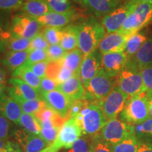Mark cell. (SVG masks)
Here are the masks:
<instances>
[{"mask_svg": "<svg viewBox=\"0 0 152 152\" xmlns=\"http://www.w3.org/2000/svg\"><path fill=\"white\" fill-rule=\"evenodd\" d=\"M82 131L75 118H69L60 129L55 141L42 152H58L62 149H70L80 138Z\"/></svg>", "mask_w": 152, "mask_h": 152, "instance_id": "cell-7", "label": "cell"}, {"mask_svg": "<svg viewBox=\"0 0 152 152\" xmlns=\"http://www.w3.org/2000/svg\"><path fill=\"white\" fill-rule=\"evenodd\" d=\"M46 51L49 61H61L67 53L60 45H49V47Z\"/></svg>", "mask_w": 152, "mask_h": 152, "instance_id": "cell-38", "label": "cell"}, {"mask_svg": "<svg viewBox=\"0 0 152 152\" xmlns=\"http://www.w3.org/2000/svg\"><path fill=\"white\" fill-rule=\"evenodd\" d=\"M32 39L23 37H13L9 39L7 48L13 52H22L29 50Z\"/></svg>", "mask_w": 152, "mask_h": 152, "instance_id": "cell-34", "label": "cell"}, {"mask_svg": "<svg viewBox=\"0 0 152 152\" xmlns=\"http://www.w3.org/2000/svg\"><path fill=\"white\" fill-rule=\"evenodd\" d=\"M49 47V44L44 37L42 33H39L38 35L35 36L33 39H32L31 43L29 48L30 51L37 50V49H40V50H47V48Z\"/></svg>", "mask_w": 152, "mask_h": 152, "instance_id": "cell-43", "label": "cell"}, {"mask_svg": "<svg viewBox=\"0 0 152 152\" xmlns=\"http://www.w3.org/2000/svg\"><path fill=\"white\" fill-rule=\"evenodd\" d=\"M2 152H23L21 148L16 142L7 141V145Z\"/></svg>", "mask_w": 152, "mask_h": 152, "instance_id": "cell-52", "label": "cell"}, {"mask_svg": "<svg viewBox=\"0 0 152 152\" xmlns=\"http://www.w3.org/2000/svg\"><path fill=\"white\" fill-rule=\"evenodd\" d=\"M62 66L63 64L61 61H49L47 68L46 77L54 80L56 81Z\"/></svg>", "mask_w": 152, "mask_h": 152, "instance_id": "cell-45", "label": "cell"}, {"mask_svg": "<svg viewBox=\"0 0 152 152\" xmlns=\"http://www.w3.org/2000/svg\"><path fill=\"white\" fill-rule=\"evenodd\" d=\"M140 68L152 65V36L148 39L133 58Z\"/></svg>", "mask_w": 152, "mask_h": 152, "instance_id": "cell-27", "label": "cell"}, {"mask_svg": "<svg viewBox=\"0 0 152 152\" xmlns=\"http://www.w3.org/2000/svg\"><path fill=\"white\" fill-rule=\"evenodd\" d=\"M92 138L93 152H112L109 145L100 140L98 135Z\"/></svg>", "mask_w": 152, "mask_h": 152, "instance_id": "cell-49", "label": "cell"}, {"mask_svg": "<svg viewBox=\"0 0 152 152\" xmlns=\"http://www.w3.org/2000/svg\"><path fill=\"white\" fill-rule=\"evenodd\" d=\"M151 22L152 3H140L128 16L122 27L118 32L130 36L141 31Z\"/></svg>", "mask_w": 152, "mask_h": 152, "instance_id": "cell-6", "label": "cell"}, {"mask_svg": "<svg viewBox=\"0 0 152 152\" xmlns=\"http://www.w3.org/2000/svg\"><path fill=\"white\" fill-rule=\"evenodd\" d=\"M64 152H93L92 138L83 136L79 138L70 149Z\"/></svg>", "mask_w": 152, "mask_h": 152, "instance_id": "cell-33", "label": "cell"}, {"mask_svg": "<svg viewBox=\"0 0 152 152\" xmlns=\"http://www.w3.org/2000/svg\"><path fill=\"white\" fill-rule=\"evenodd\" d=\"M57 90L71 100L83 99L85 96V87L77 74H75L68 80L58 85Z\"/></svg>", "mask_w": 152, "mask_h": 152, "instance_id": "cell-20", "label": "cell"}, {"mask_svg": "<svg viewBox=\"0 0 152 152\" xmlns=\"http://www.w3.org/2000/svg\"><path fill=\"white\" fill-rule=\"evenodd\" d=\"M129 36L116 32L107 34L99 45L98 49L102 54L124 52Z\"/></svg>", "mask_w": 152, "mask_h": 152, "instance_id": "cell-18", "label": "cell"}, {"mask_svg": "<svg viewBox=\"0 0 152 152\" xmlns=\"http://www.w3.org/2000/svg\"><path fill=\"white\" fill-rule=\"evenodd\" d=\"M58 85V83L54 80L49 78V77H43V78L41 79L39 92H40V94H42V93L49 92L56 90H57Z\"/></svg>", "mask_w": 152, "mask_h": 152, "instance_id": "cell-46", "label": "cell"}, {"mask_svg": "<svg viewBox=\"0 0 152 152\" xmlns=\"http://www.w3.org/2000/svg\"><path fill=\"white\" fill-rule=\"evenodd\" d=\"M90 101L83 99L79 100H72L69 111V118H75L82 110L89 104ZM68 118V119H69Z\"/></svg>", "mask_w": 152, "mask_h": 152, "instance_id": "cell-42", "label": "cell"}, {"mask_svg": "<svg viewBox=\"0 0 152 152\" xmlns=\"http://www.w3.org/2000/svg\"><path fill=\"white\" fill-rule=\"evenodd\" d=\"M132 2L137 4H139L140 3H146V2H151L152 3V0H131Z\"/></svg>", "mask_w": 152, "mask_h": 152, "instance_id": "cell-56", "label": "cell"}, {"mask_svg": "<svg viewBox=\"0 0 152 152\" xmlns=\"http://www.w3.org/2000/svg\"><path fill=\"white\" fill-rule=\"evenodd\" d=\"M118 86L129 97L146 92L140 69L135 61L130 58L118 76Z\"/></svg>", "mask_w": 152, "mask_h": 152, "instance_id": "cell-5", "label": "cell"}, {"mask_svg": "<svg viewBox=\"0 0 152 152\" xmlns=\"http://www.w3.org/2000/svg\"><path fill=\"white\" fill-rule=\"evenodd\" d=\"M11 135L14 139V142L18 144L23 152H42L49 147L40 136L30 134L24 129L13 130Z\"/></svg>", "mask_w": 152, "mask_h": 152, "instance_id": "cell-14", "label": "cell"}, {"mask_svg": "<svg viewBox=\"0 0 152 152\" xmlns=\"http://www.w3.org/2000/svg\"><path fill=\"white\" fill-rule=\"evenodd\" d=\"M60 45L66 52H71L78 46L76 25H68L62 29V37Z\"/></svg>", "mask_w": 152, "mask_h": 152, "instance_id": "cell-25", "label": "cell"}, {"mask_svg": "<svg viewBox=\"0 0 152 152\" xmlns=\"http://www.w3.org/2000/svg\"><path fill=\"white\" fill-rule=\"evenodd\" d=\"M121 1V0H85L83 6L95 16L104 17L119 7Z\"/></svg>", "mask_w": 152, "mask_h": 152, "instance_id": "cell-21", "label": "cell"}, {"mask_svg": "<svg viewBox=\"0 0 152 152\" xmlns=\"http://www.w3.org/2000/svg\"><path fill=\"white\" fill-rule=\"evenodd\" d=\"M140 144V140L134 134L118 143L109 145L112 152H137Z\"/></svg>", "mask_w": 152, "mask_h": 152, "instance_id": "cell-29", "label": "cell"}, {"mask_svg": "<svg viewBox=\"0 0 152 152\" xmlns=\"http://www.w3.org/2000/svg\"><path fill=\"white\" fill-rule=\"evenodd\" d=\"M84 55L79 49L68 52L61 60L63 66L71 69L74 73L78 74Z\"/></svg>", "mask_w": 152, "mask_h": 152, "instance_id": "cell-28", "label": "cell"}, {"mask_svg": "<svg viewBox=\"0 0 152 152\" xmlns=\"http://www.w3.org/2000/svg\"><path fill=\"white\" fill-rule=\"evenodd\" d=\"M21 10L28 16L36 18L51 11L45 0H26L22 6Z\"/></svg>", "mask_w": 152, "mask_h": 152, "instance_id": "cell-22", "label": "cell"}, {"mask_svg": "<svg viewBox=\"0 0 152 152\" xmlns=\"http://www.w3.org/2000/svg\"><path fill=\"white\" fill-rule=\"evenodd\" d=\"M21 108L23 113L30 114V115H35L43 108L46 107L47 105L45 102L41 99H35L31 101H25L20 100L16 102Z\"/></svg>", "mask_w": 152, "mask_h": 152, "instance_id": "cell-32", "label": "cell"}, {"mask_svg": "<svg viewBox=\"0 0 152 152\" xmlns=\"http://www.w3.org/2000/svg\"><path fill=\"white\" fill-rule=\"evenodd\" d=\"M51 11L66 13L73 10L71 0H45Z\"/></svg>", "mask_w": 152, "mask_h": 152, "instance_id": "cell-37", "label": "cell"}, {"mask_svg": "<svg viewBox=\"0 0 152 152\" xmlns=\"http://www.w3.org/2000/svg\"><path fill=\"white\" fill-rule=\"evenodd\" d=\"M73 1H75V2L77 3V4H83V3H84V1L85 0H73Z\"/></svg>", "mask_w": 152, "mask_h": 152, "instance_id": "cell-57", "label": "cell"}, {"mask_svg": "<svg viewBox=\"0 0 152 152\" xmlns=\"http://www.w3.org/2000/svg\"><path fill=\"white\" fill-rule=\"evenodd\" d=\"M30 54V50L22 52H13L9 51L6 54L2 59L4 66L9 71L14 72L17 68L23 65L27 61Z\"/></svg>", "mask_w": 152, "mask_h": 152, "instance_id": "cell-24", "label": "cell"}, {"mask_svg": "<svg viewBox=\"0 0 152 152\" xmlns=\"http://www.w3.org/2000/svg\"><path fill=\"white\" fill-rule=\"evenodd\" d=\"M82 15L75 9L66 13H56L50 11L45 16L37 18L42 26L61 28L67 26L74 20L80 18Z\"/></svg>", "mask_w": 152, "mask_h": 152, "instance_id": "cell-16", "label": "cell"}, {"mask_svg": "<svg viewBox=\"0 0 152 152\" xmlns=\"http://www.w3.org/2000/svg\"><path fill=\"white\" fill-rule=\"evenodd\" d=\"M137 152H152V144L148 142L140 141Z\"/></svg>", "mask_w": 152, "mask_h": 152, "instance_id": "cell-53", "label": "cell"}, {"mask_svg": "<svg viewBox=\"0 0 152 152\" xmlns=\"http://www.w3.org/2000/svg\"><path fill=\"white\" fill-rule=\"evenodd\" d=\"M149 103V111L150 117L152 118V92H147Z\"/></svg>", "mask_w": 152, "mask_h": 152, "instance_id": "cell-54", "label": "cell"}, {"mask_svg": "<svg viewBox=\"0 0 152 152\" xmlns=\"http://www.w3.org/2000/svg\"><path fill=\"white\" fill-rule=\"evenodd\" d=\"M118 84V77L106 73L102 68L97 75L84 84L85 99L98 103L105 99Z\"/></svg>", "mask_w": 152, "mask_h": 152, "instance_id": "cell-3", "label": "cell"}, {"mask_svg": "<svg viewBox=\"0 0 152 152\" xmlns=\"http://www.w3.org/2000/svg\"><path fill=\"white\" fill-rule=\"evenodd\" d=\"M150 118L147 92L128 99L119 119L127 124L135 125L144 122Z\"/></svg>", "mask_w": 152, "mask_h": 152, "instance_id": "cell-4", "label": "cell"}, {"mask_svg": "<svg viewBox=\"0 0 152 152\" xmlns=\"http://www.w3.org/2000/svg\"><path fill=\"white\" fill-rule=\"evenodd\" d=\"M11 37L10 24L0 17V53H2L7 48L8 42Z\"/></svg>", "mask_w": 152, "mask_h": 152, "instance_id": "cell-35", "label": "cell"}, {"mask_svg": "<svg viewBox=\"0 0 152 152\" xmlns=\"http://www.w3.org/2000/svg\"><path fill=\"white\" fill-rule=\"evenodd\" d=\"M19 125L22 126L27 132L30 134L40 136L41 126L37 119L33 115H30L23 112L21 117L20 118Z\"/></svg>", "mask_w": 152, "mask_h": 152, "instance_id": "cell-30", "label": "cell"}, {"mask_svg": "<svg viewBox=\"0 0 152 152\" xmlns=\"http://www.w3.org/2000/svg\"><path fill=\"white\" fill-rule=\"evenodd\" d=\"M140 73L146 92H152V65L140 68Z\"/></svg>", "mask_w": 152, "mask_h": 152, "instance_id": "cell-41", "label": "cell"}, {"mask_svg": "<svg viewBox=\"0 0 152 152\" xmlns=\"http://www.w3.org/2000/svg\"><path fill=\"white\" fill-rule=\"evenodd\" d=\"M11 126L10 121L0 114V140L9 141Z\"/></svg>", "mask_w": 152, "mask_h": 152, "instance_id": "cell-47", "label": "cell"}, {"mask_svg": "<svg viewBox=\"0 0 152 152\" xmlns=\"http://www.w3.org/2000/svg\"><path fill=\"white\" fill-rule=\"evenodd\" d=\"M7 141H4L2 140H0V152H2L7 145Z\"/></svg>", "mask_w": 152, "mask_h": 152, "instance_id": "cell-55", "label": "cell"}, {"mask_svg": "<svg viewBox=\"0 0 152 152\" xmlns=\"http://www.w3.org/2000/svg\"><path fill=\"white\" fill-rule=\"evenodd\" d=\"M102 56L103 54L98 48L84 56L77 74L83 85L95 77L102 70Z\"/></svg>", "mask_w": 152, "mask_h": 152, "instance_id": "cell-13", "label": "cell"}, {"mask_svg": "<svg viewBox=\"0 0 152 152\" xmlns=\"http://www.w3.org/2000/svg\"><path fill=\"white\" fill-rule=\"evenodd\" d=\"M42 26L37 18L28 15H17L11 19L10 32L11 36L33 39L40 32Z\"/></svg>", "mask_w": 152, "mask_h": 152, "instance_id": "cell-9", "label": "cell"}, {"mask_svg": "<svg viewBox=\"0 0 152 152\" xmlns=\"http://www.w3.org/2000/svg\"><path fill=\"white\" fill-rule=\"evenodd\" d=\"M75 120L82 131V135L91 138L98 135L108 121L99 103L96 102H89Z\"/></svg>", "mask_w": 152, "mask_h": 152, "instance_id": "cell-2", "label": "cell"}, {"mask_svg": "<svg viewBox=\"0 0 152 152\" xmlns=\"http://www.w3.org/2000/svg\"><path fill=\"white\" fill-rule=\"evenodd\" d=\"M42 35L49 45H60L62 37V29L58 28L46 27L43 30Z\"/></svg>", "mask_w": 152, "mask_h": 152, "instance_id": "cell-36", "label": "cell"}, {"mask_svg": "<svg viewBox=\"0 0 152 152\" xmlns=\"http://www.w3.org/2000/svg\"><path fill=\"white\" fill-rule=\"evenodd\" d=\"M134 130V134L140 141L148 142V140H152V118L140 124L133 125Z\"/></svg>", "mask_w": 152, "mask_h": 152, "instance_id": "cell-31", "label": "cell"}, {"mask_svg": "<svg viewBox=\"0 0 152 152\" xmlns=\"http://www.w3.org/2000/svg\"><path fill=\"white\" fill-rule=\"evenodd\" d=\"M75 74L76 73H74L71 69L63 66L59 73H58V77H57L56 80V82L58 85L61 84V83H64V82L68 80V79L71 78V77H73Z\"/></svg>", "mask_w": 152, "mask_h": 152, "instance_id": "cell-50", "label": "cell"}, {"mask_svg": "<svg viewBox=\"0 0 152 152\" xmlns=\"http://www.w3.org/2000/svg\"><path fill=\"white\" fill-rule=\"evenodd\" d=\"M49 62V61H45L35 63V64H30V65H26V64H24V65L30 68L36 75L42 79L46 77V71Z\"/></svg>", "mask_w": 152, "mask_h": 152, "instance_id": "cell-44", "label": "cell"}, {"mask_svg": "<svg viewBox=\"0 0 152 152\" xmlns=\"http://www.w3.org/2000/svg\"><path fill=\"white\" fill-rule=\"evenodd\" d=\"M148 38L149 37L145 31H139L129 36L124 51L129 59L135 56L138 51L147 42Z\"/></svg>", "mask_w": 152, "mask_h": 152, "instance_id": "cell-23", "label": "cell"}, {"mask_svg": "<svg viewBox=\"0 0 152 152\" xmlns=\"http://www.w3.org/2000/svg\"><path fill=\"white\" fill-rule=\"evenodd\" d=\"M48 60V56H47L46 50H40V49H37V50L30 51L29 56L26 62L24 64L26 65H30V64H33L35 63L45 61Z\"/></svg>", "mask_w": 152, "mask_h": 152, "instance_id": "cell-40", "label": "cell"}, {"mask_svg": "<svg viewBox=\"0 0 152 152\" xmlns=\"http://www.w3.org/2000/svg\"><path fill=\"white\" fill-rule=\"evenodd\" d=\"M128 59L124 52L105 54L102 56V69L109 75L118 77L126 66Z\"/></svg>", "mask_w": 152, "mask_h": 152, "instance_id": "cell-17", "label": "cell"}, {"mask_svg": "<svg viewBox=\"0 0 152 152\" xmlns=\"http://www.w3.org/2000/svg\"><path fill=\"white\" fill-rule=\"evenodd\" d=\"M7 92L16 102L20 100L31 101L41 99L42 96L39 90L16 77H11L8 80Z\"/></svg>", "mask_w": 152, "mask_h": 152, "instance_id": "cell-12", "label": "cell"}, {"mask_svg": "<svg viewBox=\"0 0 152 152\" xmlns=\"http://www.w3.org/2000/svg\"><path fill=\"white\" fill-rule=\"evenodd\" d=\"M24 0H0L1 10H14L21 8Z\"/></svg>", "mask_w": 152, "mask_h": 152, "instance_id": "cell-48", "label": "cell"}, {"mask_svg": "<svg viewBox=\"0 0 152 152\" xmlns=\"http://www.w3.org/2000/svg\"><path fill=\"white\" fill-rule=\"evenodd\" d=\"M23 111L19 104L8 93L0 94V114L14 124L19 125Z\"/></svg>", "mask_w": 152, "mask_h": 152, "instance_id": "cell-19", "label": "cell"}, {"mask_svg": "<svg viewBox=\"0 0 152 152\" xmlns=\"http://www.w3.org/2000/svg\"><path fill=\"white\" fill-rule=\"evenodd\" d=\"M129 98L128 95L123 92L118 85L114 87L105 99L99 103L106 119L109 121L116 118L124 109Z\"/></svg>", "mask_w": 152, "mask_h": 152, "instance_id": "cell-11", "label": "cell"}, {"mask_svg": "<svg viewBox=\"0 0 152 152\" xmlns=\"http://www.w3.org/2000/svg\"><path fill=\"white\" fill-rule=\"evenodd\" d=\"M77 26L78 49L86 56L97 49L101 41L106 35V30L102 23L94 17L85 19Z\"/></svg>", "mask_w": 152, "mask_h": 152, "instance_id": "cell-1", "label": "cell"}, {"mask_svg": "<svg viewBox=\"0 0 152 152\" xmlns=\"http://www.w3.org/2000/svg\"><path fill=\"white\" fill-rule=\"evenodd\" d=\"M137 6L131 0H127L123 4L118 7L109 14L102 18V24L107 34L116 33L121 29L128 16Z\"/></svg>", "mask_w": 152, "mask_h": 152, "instance_id": "cell-10", "label": "cell"}, {"mask_svg": "<svg viewBox=\"0 0 152 152\" xmlns=\"http://www.w3.org/2000/svg\"><path fill=\"white\" fill-rule=\"evenodd\" d=\"M133 125L127 124L120 119L109 120L98 134L101 140L108 144H114L134 135Z\"/></svg>", "mask_w": 152, "mask_h": 152, "instance_id": "cell-8", "label": "cell"}, {"mask_svg": "<svg viewBox=\"0 0 152 152\" xmlns=\"http://www.w3.org/2000/svg\"><path fill=\"white\" fill-rule=\"evenodd\" d=\"M60 129L58 127L42 128L40 137L48 144L49 146H50L56 139Z\"/></svg>", "mask_w": 152, "mask_h": 152, "instance_id": "cell-39", "label": "cell"}, {"mask_svg": "<svg viewBox=\"0 0 152 152\" xmlns=\"http://www.w3.org/2000/svg\"><path fill=\"white\" fill-rule=\"evenodd\" d=\"M12 77H16L33 87L35 90H39L41 78L35 75L27 66L23 65L12 72Z\"/></svg>", "mask_w": 152, "mask_h": 152, "instance_id": "cell-26", "label": "cell"}, {"mask_svg": "<svg viewBox=\"0 0 152 152\" xmlns=\"http://www.w3.org/2000/svg\"><path fill=\"white\" fill-rule=\"evenodd\" d=\"M7 71L2 66H0V94L7 91Z\"/></svg>", "mask_w": 152, "mask_h": 152, "instance_id": "cell-51", "label": "cell"}, {"mask_svg": "<svg viewBox=\"0 0 152 152\" xmlns=\"http://www.w3.org/2000/svg\"><path fill=\"white\" fill-rule=\"evenodd\" d=\"M47 106L58 113L63 118H69V111L72 100L61 91L56 90L41 94Z\"/></svg>", "mask_w": 152, "mask_h": 152, "instance_id": "cell-15", "label": "cell"}]
</instances>
